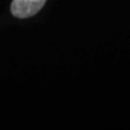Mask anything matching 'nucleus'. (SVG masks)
<instances>
[{
	"instance_id": "1",
	"label": "nucleus",
	"mask_w": 130,
	"mask_h": 130,
	"mask_svg": "<svg viewBox=\"0 0 130 130\" xmlns=\"http://www.w3.org/2000/svg\"><path fill=\"white\" fill-rule=\"evenodd\" d=\"M46 1L47 0H13L11 5V13L19 19L29 18L40 11Z\"/></svg>"
}]
</instances>
